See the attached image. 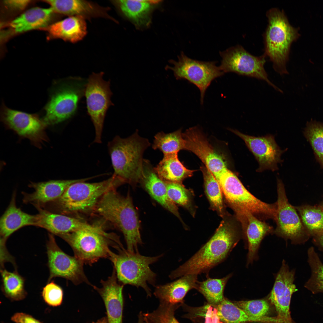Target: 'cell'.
Here are the masks:
<instances>
[{
    "instance_id": "obj_7",
    "label": "cell",
    "mask_w": 323,
    "mask_h": 323,
    "mask_svg": "<svg viewBox=\"0 0 323 323\" xmlns=\"http://www.w3.org/2000/svg\"><path fill=\"white\" fill-rule=\"evenodd\" d=\"M116 254L111 250L108 258L114 266L119 283L137 287H141L147 296L151 297L149 284L155 286L156 275L150 269V265L157 261L162 255L154 257L145 256L138 252H131L125 249Z\"/></svg>"
},
{
    "instance_id": "obj_8",
    "label": "cell",
    "mask_w": 323,
    "mask_h": 323,
    "mask_svg": "<svg viewBox=\"0 0 323 323\" xmlns=\"http://www.w3.org/2000/svg\"><path fill=\"white\" fill-rule=\"evenodd\" d=\"M225 200L234 214L244 210L259 219H275L277 205L268 203L256 197L246 189L237 177L228 169L217 179Z\"/></svg>"
},
{
    "instance_id": "obj_6",
    "label": "cell",
    "mask_w": 323,
    "mask_h": 323,
    "mask_svg": "<svg viewBox=\"0 0 323 323\" xmlns=\"http://www.w3.org/2000/svg\"><path fill=\"white\" fill-rule=\"evenodd\" d=\"M86 82L87 80L77 77L54 82L44 108L45 115L42 119L46 126L61 123L75 114L80 100L84 95Z\"/></svg>"
},
{
    "instance_id": "obj_21",
    "label": "cell",
    "mask_w": 323,
    "mask_h": 323,
    "mask_svg": "<svg viewBox=\"0 0 323 323\" xmlns=\"http://www.w3.org/2000/svg\"><path fill=\"white\" fill-rule=\"evenodd\" d=\"M114 269L111 276L105 281L101 280L100 288L93 286L104 302L107 313V323H123L124 285L118 282Z\"/></svg>"
},
{
    "instance_id": "obj_3",
    "label": "cell",
    "mask_w": 323,
    "mask_h": 323,
    "mask_svg": "<svg viewBox=\"0 0 323 323\" xmlns=\"http://www.w3.org/2000/svg\"><path fill=\"white\" fill-rule=\"evenodd\" d=\"M150 144L148 140L140 136L137 131L126 138L115 137L108 144L113 175L125 183L135 187L143 176L144 152Z\"/></svg>"
},
{
    "instance_id": "obj_27",
    "label": "cell",
    "mask_w": 323,
    "mask_h": 323,
    "mask_svg": "<svg viewBox=\"0 0 323 323\" xmlns=\"http://www.w3.org/2000/svg\"><path fill=\"white\" fill-rule=\"evenodd\" d=\"M111 3L125 17L137 27L148 26L151 22L150 14L158 0H112Z\"/></svg>"
},
{
    "instance_id": "obj_13",
    "label": "cell",
    "mask_w": 323,
    "mask_h": 323,
    "mask_svg": "<svg viewBox=\"0 0 323 323\" xmlns=\"http://www.w3.org/2000/svg\"><path fill=\"white\" fill-rule=\"evenodd\" d=\"M172 66H167L172 70L177 80L184 79L194 84L200 92V102L203 103L205 92L211 82L223 75L224 73L214 61H203L191 59L182 52L176 61L171 60Z\"/></svg>"
},
{
    "instance_id": "obj_41",
    "label": "cell",
    "mask_w": 323,
    "mask_h": 323,
    "mask_svg": "<svg viewBox=\"0 0 323 323\" xmlns=\"http://www.w3.org/2000/svg\"><path fill=\"white\" fill-rule=\"evenodd\" d=\"M42 295L48 304L57 307L62 303L63 291L62 288L53 281H50L43 288Z\"/></svg>"
},
{
    "instance_id": "obj_26",
    "label": "cell",
    "mask_w": 323,
    "mask_h": 323,
    "mask_svg": "<svg viewBox=\"0 0 323 323\" xmlns=\"http://www.w3.org/2000/svg\"><path fill=\"white\" fill-rule=\"evenodd\" d=\"M197 275L188 274L166 284L156 286L154 294L160 303L177 304L182 302L187 292L196 289Z\"/></svg>"
},
{
    "instance_id": "obj_18",
    "label": "cell",
    "mask_w": 323,
    "mask_h": 323,
    "mask_svg": "<svg viewBox=\"0 0 323 323\" xmlns=\"http://www.w3.org/2000/svg\"><path fill=\"white\" fill-rule=\"evenodd\" d=\"M231 131L244 141L255 156L259 165L257 171L278 170V164L281 161V157L283 151L276 143L273 136L268 135L255 137L244 134L237 130Z\"/></svg>"
},
{
    "instance_id": "obj_39",
    "label": "cell",
    "mask_w": 323,
    "mask_h": 323,
    "mask_svg": "<svg viewBox=\"0 0 323 323\" xmlns=\"http://www.w3.org/2000/svg\"><path fill=\"white\" fill-rule=\"evenodd\" d=\"M168 196L176 205L186 208L194 214L192 204V192L186 188L182 183H166Z\"/></svg>"
},
{
    "instance_id": "obj_25",
    "label": "cell",
    "mask_w": 323,
    "mask_h": 323,
    "mask_svg": "<svg viewBox=\"0 0 323 323\" xmlns=\"http://www.w3.org/2000/svg\"><path fill=\"white\" fill-rule=\"evenodd\" d=\"M16 191L13 194L10 204L0 219L1 240L6 241L13 233L26 226H36L37 214L32 215L17 208L16 203Z\"/></svg>"
},
{
    "instance_id": "obj_38",
    "label": "cell",
    "mask_w": 323,
    "mask_h": 323,
    "mask_svg": "<svg viewBox=\"0 0 323 323\" xmlns=\"http://www.w3.org/2000/svg\"><path fill=\"white\" fill-rule=\"evenodd\" d=\"M307 255L311 275L304 287L314 294L323 293V264L314 247L308 249Z\"/></svg>"
},
{
    "instance_id": "obj_5",
    "label": "cell",
    "mask_w": 323,
    "mask_h": 323,
    "mask_svg": "<svg viewBox=\"0 0 323 323\" xmlns=\"http://www.w3.org/2000/svg\"><path fill=\"white\" fill-rule=\"evenodd\" d=\"M268 24L263 34L264 54L272 63L274 69L281 75L288 74L286 65L292 43L300 36L299 28L290 23L283 10L272 8L266 13Z\"/></svg>"
},
{
    "instance_id": "obj_33",
    "label": "cell",
    "mask_w": 323,
    "mask_h": 323,
    "mask_svg": "<svg viewBox=\"0 0 323 323\" xmlns=\"http://www.w3.org/2000/svg\"><path fill=\"white\" fill-rule=\"evenodd\" d=\"M2 290L7 298L15 301L24 299L26 295L25 279L16 271L9 272L3 267L1 269Z\"/></svg>"
},
{
    "instance_id": "obj_10",
    "label": "cell",
    "mask_w": 323,
    "mask_h": 323,
    "mask_svg": "<svg viewBox=\"0 0 323 323\" xmlns=\"http://www.w3.org/2000/svg\"><path fill=\"white\" fill-rule=\"evenodd\" d=\"M104 73H92L87 80L84 95L87 113L94 126V142L100 143L104 121L109 108L113 105L110 81L103 78Z\"/></svg>"
},
{
    "instance_id": "obj_35",
    "label": "cell",
    "mask_w": 323,
    "mask_h": 323,
    "mask_svg": "<svg viewBox=\"0 0 323 323\" xmlns=\"http://www.w3.org/2000/svg\"><path fill=\"white\" fill-rule=\"evenodd\" d=\"M232 275L230 274L220 278H211L198 281L196 289L200 292L210 303L219 304L224 299L223 292L226 285Z\"/></svg>"
},
{
    "instance_id": "obj_24",
    "label": "cell",
    "mask_w": 323,
    "mask_h": 323,
    "mask_svg": "<svg viewBox=\"0 0 323 323\" xmlns=\"http://www.w3.org/2000/svg\"><path fill=\"white\" fill-rule=\"evenodd\" d=\"M140 183L151 197L182 222L177 207L168 196L166 183L159 176L149 160H144L143 174Z\"/></svg>"
},
{
    "instance_id": "obj_36",
    "label": "cell",
    "mask_w": 323,
    "mask_h": 323,
    "mask_svg": "<svg viewBox=\"0 0 323 323\" xmlns=\"http://www.w3.org/2000/svg\"><path fill=\"white\" fill-rule=\"evenodd\" d=\"M152 147L154 150L158 149L162 151L164 155L185 150V140L181 129L169 133L163 132L158 133L154 136Z\"/></svg>"
},
{
    "instance_id": "obj_23",
    "label": "cell",
    "mask_w": 323,
    "mask_h": 323,
    "mask_svg": "<svg viewBox=\"0 0 323 323\" xmlns=\"http://www.w3.org/2000/svg\"><path fill=\"white\" fill-rule=\"evenodd\" d=\"M54 12L67 16H80L86 19L103 18L116 22V21L108 13L110 9L95 2L86 0H47Z\"/></svg>"
},
{
    "instance_id": "obj_16",
    "label": "cell",
    "mask_w": 323,
    "mask_h": 323,
    "mask_svg": "<svg viewBox=\"0 0 323 323\" xmlns=\"http://www.w3.org/2000/svg\"><path fill=\"white\" fill-rule=\"evenodd\" d=\"M185 150L196 155L217 180L228 169L223 157L217 153L196 127L190 128L182 133Z\"/></svg>"
},
{
    "instance_id": "obj_45",
    "label": "cell",
    "mask_w": 323,
    "mask_h": 323,
    "mask_svg": "<svg viewBox=\"0 0 323 323\" xmlns=\"http://www.w3.org/2000/svg\"><path fill=\"white\" fill-rule=\"evenodd\" d=\"M138 323H146L145 322L142 312H141L139 314L138 320Z\"/></svg>"
},
{
    "instance_id": "obj_32",
    "label": "cell",
    "mask_w": 323,
    "mask_h": 323,
    "mask_svg": "<svg viewBox=\"0 0 323 323\" xmlns=\"http://www.w3.org/2000/svg\"><path fill=\"white\" fill-rule=\"evenodd\" d=\"M203 177L204 188L211 208L217 212L220 215H225L223 194L220 185L214 175L205 166L200 167Z\"/></svg>"
},
{
    "instance_id": "obj_1",
    "label": "cell",
    "mask_w": 323,
    "mask_h": 323,
    "mask_svg": "<svg viewBox=\"0 0 323 323\" xmlns=\"http://www.w3.org/2000/svg\"><path fill=\"white\" fill-rule=\"evenodd\" d=\"M210 239L190 258L173 271L172 279L188 274H208L212 268L224 261L242 237L241 227L234 216L223 217Z\"/></svg>"
},
{
    "instance_id": "obj_44",
    "label": "cell",
    "mask_w": 323,
    "mask_h": 323,
    "mask_svg": "<svg viewBox=\"0 0 323 323\" xmlns=\"http://www.w3.org/2000/svg\"><path fill=\"white\" fill-rule=\"evenodd\" d=\"M313 237V241L316 244L323 249V233Z\"/></svg>"
},
{
    "instance_id": "obj_28",
    "label": "cell",
    "mask_w": 323,
    "mask_h": 323,
    "mask_svg": "<svg viewBox=\"0 0 323 323\" xmlns=\"http://www.w3.org/2000/svg\"><path fill=\"white\" fill-rule=\"evenodd\" d=\"M86 19L71 16L50 25L46 28L53 37L75 43L82 40L87 33Z\"/></svg>"
},
{
    "instance_id": "obj_19",
    "label": "cell",
    "mask_w": 323,
    "mask_h": 323,
    "mask_svg": "<svg viewBox=\"0 0 323 323\" xmlns=\"http://www.w3.org/2000/svg\"><path fill=\"white\" fill-rule=\"evenodd\" d=\"M236 218L240 224L242 238L248 250L246 263L248 266L258 259L261 242L266 236L273 234L274 229L266 221L259 219L246 210H243Z\"/></svg>"
},
{
    "instance_id": "obj_42",
    "label": "cell",
    "mask_w": 323,
    "mask_h": 323,
    "mask_svg": "<svg viewBox=\"0 0 323 323\" xmlns=\"http://www.w3.org/2000/svg\"><path fill=\"white\" fill-rule=\"evenodd\" d=\"M11 319L15 323H42L32 316L22 313H15Z\"/></svg>"
},
{
    "instance_id": "obj_40",
    "label": "cell",
    "mask_w": 323,
    "mask_h": 323,
    "mask_svg": "<svg viewBox=\"0 0 323 323\" xmlns=\"http://www.w3.org/2000/svg\"><path fill=\"white\" fill-rule=\"evenodd\" d=\"M233 302L249 314L255 317L267 316L270 311V306L265 299L241 301Z\"/></svg>"
},
{
    "instance_id": "obj_2",
    "label": "cell",
    "mask_w": 323,
    "mask_h": 323,
    "mask_svg": "<svg viewBox=\"0 0 323 323\" xmlns=\"http://www.w3.org/2000/svg\"><path fill=\"white\" fill-rule=\"evenodd\" d=\"M115 189L104 194L94 210L122 233L128 251L138 252V245L143 243L138 214L129 193L124 196Z\"/></svg>"
},
{
    "instance_id": "obj_4",
    "label": "cell",
    "mask_w": 323,
    "mask_h": 323,
    "mask_svg": "<svg viewBox=\"0 0 323 323\" xmlns=\"http://www.w3.org/2000/svg\"><path fill=\"white\" fill-rule=\"evenodd\" d=\"M124 184L122 180L114 175L100 182L74 183L70 185L60 197L46 204L42 208L54 213L66 215L94 210L104 194Z\"/></svg>"
},
{
    "instance_id": "obj_12",
    "label": "cell",
    "mask_w": 323,
    "mask_h": 323,
    "mask_svg": "<svg viewBox=\"0 0 323 323\" xmlns=\"http://www.w3.org/2000/svg\"><path fill=\"white\" fill-rule=\"evenodd\" d=\"M277 199L275 222L276 227L274 234L292 243L301 244L306 242L310 236L303 225L295 207L289 202L282 181H277Z\"/></svg>"
},
{
    "instance_id": "obj_14",
    "label": "cell",
    "mask_w": 323,
    "mask_h": 323,
    "mask_svg": "<svg viewBox=\"0 0 323 323\" xmlns=\"http://www.w3.org/2000/svg\"><path fill=\"white\" fill-rule=\"evenodd\" d=\"M46 248L50 273L48 282L58 277L70 280L76 285L83 283L91 285L84 272V263L75 256L63 251L57 244L54 234L50 233Z\"/></svg>"
},
{
    "instance_id": "obj_9",
    "label": "cell",
    "mask_w": 323,
    "mask_h": 323,
    "mask_svg": "<svg viewBox=\"0 0 323 323\" xmlns=\"http://www.w3.org/2000/svg\"><path fill=\"white\" fill-rule=\"evenodd\" d=\"M58 236L69 244L74 256L84 263L90 265L100 258H108L110 246L117 250L123 246L117 235L89 230H79Z\"/></svg>"
},
{
    "instance_id": "obj_11",
    "label": "cell",
    "mask_w": 323,
    "mask_h": 323,
    "mask_svg": "<svg viewBox=\"0 0 323 323\" xmlns=\"http://www.w3.org/2000/svg\"><path fill=\"white\" fill-rule=\"evenodd\" d=\"M222 57L221 70L224 73L234 72L237 74L264 80L275 89L282 92L269 80L264 68L266 55L254 56L242 46L237 45L220 52Z\"/></svg>"
},
{
    "instance_id": "obj_22",
    "label": "cell",
    "mask_w": 323,
    "mask_h": 323,
    "mask_svg": "<svg viewBox=\"0 0 323 323\" xmlns=\"http://www.w3.org/2000/svg\"><path fill=\"white\" fill-rule=\"evenodd\" d=\"M93 177L67 180H51L39 182H31L28 185L34 191L30 194L22 192L23 202L31 203L34 206L42 207L60 197L71 185L77 182H86Z\"/></svg>"
},
{
    "instance_id": "obj_17",
    "label": "cell",
    "mask_w": 323,
    "mask_h": 323,
    "mask_svg": "<svg viewBox=\"0 0 323 323\" xmlns=\"http://www.w3.org/2000/svg\"><path fill=\"white\" fill-rule=\"evenodd\" d=\"M295 275V271L290 270L285 261L283 260L269 296L278 313L277 317L283 323H295L292 320L290 312L291 297L297 290L294 282Z\"/></svg>"
},
{
    "instance_id": "obj_31",
    "label": "cell",
    "mask_w": 323,
    "mask_h": 323,
    "mask_svg": "<svg viewBox=\"0 0 323 323\" xmlns=\"http://www.w3.org/2000/svg\"><path fill=\"white\" fill-rule=\"evenodd\" d=\"M216 310L217 315L220 320L226 323H246L252 322L278 323L276 317H258L251 316L239 308L233 302L225 298L218 304Z\"/></svg>"
},
{
    "instance_id": "obj_37",
    "label": "cell",
    "mask_w": 323,
    "mask_h": 323,
    "mask_svg": "<svg viewBox=\"0 0 323 323\" xmlns=\"http://www.w3.org/2000/svg\"><path fill=\"white\" fill-rule=\"evenodd\" d=\"M303 132L311 146L316 160L323 169V123L311 120L307 122Z\"/></svg>"
},
{
    "instance_id": "obj_46",
    "label": "cell",
    "mask_w": 323,
    "mask_h": 323,
    "mask_svg": "<svg viewBox=\"0 0 323 323\" xmlns=\"http://www.w3.org/2000/svg\"><path fill=\"white\" fill-rule=\"evenodd\" d=\"M93 323H107L106 317H103L101 319L97 322Z\"/></svg>"
},
{
    "instance_id": "obj_34",
    "label": "cell",
    "mask_w": 323,
    "mask_h": 323,
    "mask_svg": "<svg viewBox=\"0 0 323 323\" xmlns=\"http://www.w3.org/2000/svg\"><path fill=\"white\" fill-rule=\"evenodd\" d=\"M295 208L310 236L314 237L323 233V209L321 207L306 205Z\"/></svg>"
},
{
    "instance_id": "obj_15",
    "label": "cell",
    "mask_w": 323,
    "mask_h": 323,
    "mask_svg": "<svg viewBox=\"0 0 323 323\" xmlns=\"http://www.w3.org/2000/svg\"><path fill=\"white\" fill-rule=\"evenodd\" d=\"M0 118L6 127L19 135L28 138L38 147L47 140L45 131L47 126L36 114L10 109L2 102L0 109Z\"/></svg>"
},
{
    "instance_id": "obj_43",
    "label": "cell",
    "mask_w": 323,
    "mask_h": 323,
    "mask_svg": "<svg viewBox=\"0 0 323 323\" xmlns=\"http://www.w3.org/2000/svg\"><path fill=\"white\" fill-rule=\"evenodd\" d=\"M31 1L27 0H11L4 1V3L7 7L11 9L21 10L24 9Z\"/></svg>"
},
{
    "instance_id": "obj_20",
    "label": "cell",
    "mask_w": 323,
    "mask_h": 323,
    "mask_svg": "<svg viewBox=\"0 0 323 323\" xmlns=\"http://www.w3.org/2000/svg\"><path fill=\"white\" fill-rule=\"evenodd\" d=\"M38 211L36 226L42 228L57 236L80 230H89L99 233L101 227L90 224L77 218L50 212L38 206H34Z\"/></svg>"
},
{
    "instance_id": "obj_30",
    "label": "cell",
    "mask_w": 323,
    "mask_h": 323,
    "mask_svg": "<svg viewBox=\"0 0 323 323\" xmlns=\"http://www.w3.org/2000/svg\"><path fill=\"white\" fill-rule=\"evenodd\" d=\"M155 170L165 183H182L185 179L191 177L194 170L186 168L179 160L178 153L164 155Z\"/></svg>"
},
{
    "instance_id": "obj_47",
    "label": "cell",
    "mask_w": 323,
    "mask_h": 323,
    "mask_svg": "<svg viewBox=\"0 0 323 323\" xmlns=\"http://www.w3.org/2000/svg\"><path fill=\"white\" fill-rule=\"evenodd\" d=\"M319 206L323 209V202Z\"/></svg>"
},
{
    "instance_id": "obj_29",
    "label": "cell",
    "mask_w": 323,
    "mask_h": 323,
    "mask_svg": "<svg viewBox=\"0 0 323 323\" xmlns=\"http://www.w3.org/2000/svg\"><path fill=\"white\" fill-rule=\"evenodd\" d=\"M53 12L51 7L33 8L12 21L10 26L15 32L18 33L46 28L51 20Z\"/></svg>"
}]
</instances>
